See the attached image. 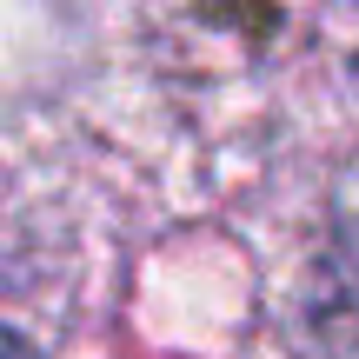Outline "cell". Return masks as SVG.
Listing matches in <instances>:
<instances>
[{
	"label": "cell",
	"instance_id": "obj_1",
	"mask_svg": "<svg viewBox=\"0 0 359 359\" xmlns=\"http://www.w3.org/2000/svg\"><path fill=\"white\" fill-rule=\"evenodd\" d=\"M299 359H359V246L313 266L299 293Z\"/></svg>",
	"mask_w": 359,
	"mask_h": 359
},
{
	"label": "cell",
	"instance_id": "obj_2",
	"mask_svg": "<svg viewBox=\"0 0 359 359\" xmlns=\"http://www.w3.org/2000/svg\"><path fill=\"white\" fill-rule=\"evenodd\" d=\"M0 359H34V346H27L20 333H7V326H0Z\"/></svg>",
	"mask_w": 359,
	"mask_h": 359
}]
</instances>
